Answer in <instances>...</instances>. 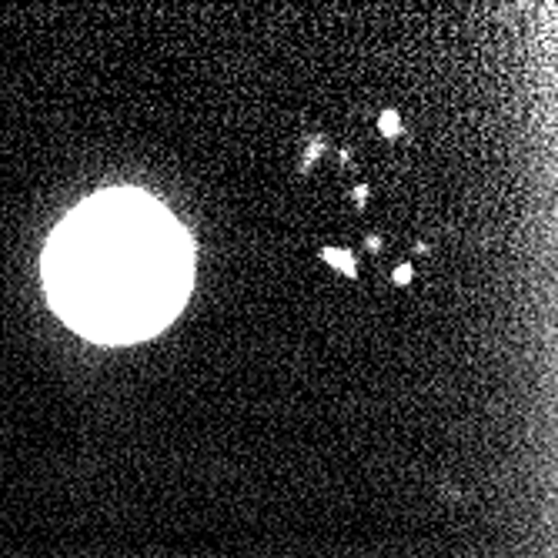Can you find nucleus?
Instances as JSON below:
<instances>
[{
	"label": "nucleus",
	"instance_id": "nucleus-1",
	"mask_svg": "<svg viewBox=\"0 0 558 558\" xmlns=\"http://www.w3.org/2000/svg\"><path fill=\"white\" fill-rule=\"evenodd\" d=\"M194 251L141 191H104L60 224L44 258L54 308L94 341L151 338L191 288Z\"/></svg>",
	"mask_w": 558,
	"mask_h": 558
},
{
	"label": "nucleus",
	"instance_id": "nucleus-2",
	"mask_svg": "<svg viewBox=\"0 0 558 558\" xmlns=\"http://www.w3.org/2000/svg\"><path fill=\"white\" fill-rule=\"evenodd\" d=\"M318 254H321V261H325V264L338 268L345 278H354V274H358V261H354V254H351L348 248H321Z\"/></svg>",
	"mask_w": 558,
	"mask_h": 558
},
{
	"label": "nucleus",
	"instance_id": "nucleus-3",
	"mask_svg": "<svg viewBox=\"0 0 558 558\" xmlns=\"http://www.w3.org/2000/svg\"><path fill=\"white\" fill-rule=\"evenodd\" d=\"M325 147H327V144H325V137H321V134H318V137H311V141H308V147H305V154H301V164H298V171H301V174H308L311 168H314V161H318V157L325 154Z\"/></svg>",
	"mask_w": 558,
	"mask_h": 558
},
{
	"label": "nucleus",
	"instance_id": "nucleus-4",
	"mask_svg": "<svg viewBox=\"0 0 558 558\" xmlns=\"http://www.w3.org/2000/svg\"><path fill=\"white\" fill-rule=\"evenodd\" d=\"M378 131H381V137H388V141L402 137L404 124H402V117H398V111H385V114L378 117Z\"/></svg>",
	"mask_w": 558,
	"mask_h": 558
},
{
	"label": "nucleus",
	"instance_id": "nucleus-5",
	"mask_svg": "<svg viewBox=\"0 0 558 558\" xmlns=\"http://www.w3.org/2000/svg\"><path fill=\"white\" fill-rule=\"evenodd\" d=\"M411 281H415V268H411L408 261L395 264V271H391V285H395V288H408Z\"/></svg>",
	"mask_w": 558,
	"mask_h": 558
},
{
	"label": "nucleus",
	"instance_id": "nucleus-6",
	"mask_svg": "<svg viewBox=\"0 0 558 558\" xmlns=\"http://www.w3.org/2000/svg\"><path fill=\"white\" fill-rule=\"evenodd\" d=\"M368 194H371V188H368V184H358V188L351 191V197H354V204H358V208H365V204H368Z\"/></svg>",
	"mask_w": 558,
	"mask_h": 558
},
{
	"label": "nucleus",
	"instance_id": "nucleus-7",
	"mask_svg": "<svg viewBox=\"0 0 558 558\" xmlns=\"http://www.w3.org/2000/svg\"><path fill=\"white\" fill-rule=\"evenodd\" d=\"M365 248H368V251H381V237H378V234H368V237H365Z\"/></svg>",
	"mask_w": 558,
	"mask_h": 558
},
{
	"label": "nucleus",
	"instance_id": "nucleus-8",
	"mask_svg": "<svg viewBox=\"0 0 558 558\" xmlns=\"http://www.w3.org/2000/svg\"><path fill=\"white\" fill-rule=\"evenodd\" d=\"M428 251H431L428 248V241H418V244H415V254H428Z\"/></svg>",
	"mask_w": 558,
	"mask_h": 558
}]
</instances>
